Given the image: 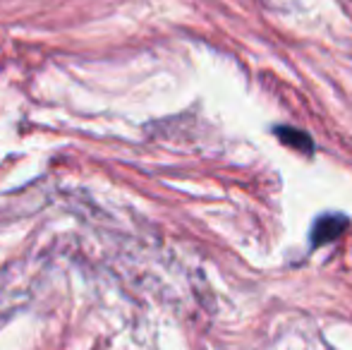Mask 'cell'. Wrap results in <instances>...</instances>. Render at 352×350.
Masks as SVG:
<instances>
[{"label": "cell", "instance_id": "obj_1", "mask_svg": "<svg viewBox=\"0 0 352 350\" xmlns=\"http://www.w3.org/2000/svg\"><path fill=\"white\" fill-rule=\"evenodd\" d=\"M350 228V219L340 211H326V214L316 216L309 230V248L319 250L329 243H336L345 230Z\"/></svg>", "mask_w": 352, "mask_h": 350}, {"label": "cell", "instance_id": "obj_2", "mask_svg": "<svg viewBox=\"0 0 352 350\" xmlns=\"http://www.w3.org/2000/svg\"><path fill=\"white\" fill-rule=\"evenodd\" d=\"M274 135L280 140V144L290 146V149H295L297 154H302V156H311L316 151V144L309 132L297 130V127H292V125H276Z\"/></svg>", "mask_w": 352, "mask_h": 350}]
</instances>
